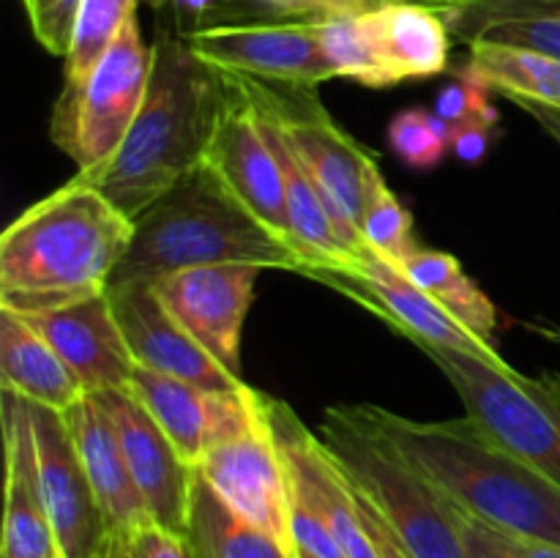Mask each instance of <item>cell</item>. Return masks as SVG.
<instances>
[{"label":"cell","mask_w":560,"mask_h":558,"mask_svg":"<svg viewBox=\"0 0 560 558\" xmlns=\"http://www.w3.org/2000/svg\"><path fill=\"white\" fill-rule=\"evenodd\" d=\"M514 545H517L520 556L523 558H560L558 545H547V542H534V539H520V536H512Z\"/></svg>","instance_id":"obj_40"},{"label":"cell","mask_w":560,"mask_h":558,"mask_svg":"<svg viewBox=\"0 0 560 558\" xmlns=\"http://www.w3.org/2000/svg\"><path fill=\"white\" fill-rule=\"evenodd\" d=\"M304 277L355 299L366 310L375 312L381 321H386L388 326L397 328L402 337L413 339L419 348L435 345V348L476 356V359L501 367V370L512 367L498 353L495 345L485 342L474 332H468L432 295H427L402 268L388 263L377 252H361L345 268H310V271H304Z\"/></svg>","instance_id":"obj_9"},{"label":"cell","mask_w":560,"mask_h":558,"mask_svg":"<svg viewBox=\"0 0 560 558\" xmlns=\"http://www.w3.org/2000/svg\"><path fill=\"white\" fill-rule=\"evenodd\" d=\"M457 507V503H454ZM459 518V534H463L465 556L468 558H523L517 545H514L512 534L495 528V525L485 523V520L474 518V514L463 512L457 507Z\"/></svg>","instance_id":"obj_35"},{"label":"cell","mask_w":560,"mask_h":558,"mask_svg":"<svg viewBox=\"0 0 560 558\" xmlns=\"http://www.w3.org/2000/svg\"><path fill=\"white\" fill-rule=\"evenodd\" d=\"M222 74L235 91L249 98L262 118L277 126L279 135L293 148L301 167L315 181L342 244L353 255L370 249L361 235V211H364L366 164L375 156L331 118V113L317 98L315 88L257 80L235 71H222Z\"/></svg>","instance_id":"obj_6"},{"label":"cell","mask_w":560,"mask_h":558,"mask_svg":"<svg viewBox=\"0 0 560 558\" xmlns=\"http://www.w3.org/2000/svg\"><path fill=\"white\" fill-rule=\"evenodd\" d=\"M222 263L301 271L293 246L257 222L202 162L135 219V239L109 284L153 282Z\"/></svg>","instance_id":"obj_4"},{"label":"cell","mask_w":560,"mask_h":558,"mask_svg":"<svg viewBox=\"0 0 560 558\" xmlns=\"http://www.w3.org/2000/svg\"><path fill=\"white\" fill-rule=\"evenodd\" d=\"M104 399L115 416L126 463L148 512L159 525L186 536L191 485L197 474L195 465L180 457L167 432L142 408L135 394L109 392L104 394Z\"/></svg>","instance_id":"obj_19"},{"label":"cell","mask_w":560,"mask_h":558,"mask_svg":"<svg viewBox=\"0 0 560 558\" xmlns=\"http://www.w3.org/2000/svg\"><path fill=\"white\" fill-rule=\"evenodd\" d=\"M361 235L366 246L386 257L388 263L402 268V263L419 249L413 235V217L388 189L377 159L366 164L364 175V211H361Z\"/></svg>","instance_id":"obj_29"},{"label":"cell","mask_w":560,"mask_h":558,"mask_svg":"<svg viewBox=\"0 0 560 558\" xmlns=\"http://www.w3.org/2000/svg\"><path fill=\"white\" fill-rule=\"evenodd\" d=\"M230 93H233V102L208 148L206 164L244 202V208L257 222H262L271 233L290 244V217L277 153L244 93L235 91L233 85H230Z\"/></svg>","instance_id":"obj_17"},{"label":"cell","mask_w":560,"mask_h":558,"mask_svg":"<svg viewBox=\"0 0 560 558\" xmlns=\"http://www.w3.org/2000/svg\"><path fill=\"white\" fill-rule=\"evenodd\" d=\"M465 69L479 77L490 91L506 93L512 102L541 104L560 113V60L534 49L509 44H468Z\"/></svg>","instance_id":"obj_26"},{"label":"cell","mask_w":560,"mask_h":558,"mask_svg":"<svg viewBox=\"0 0 560 558\" xmlns=\"http://www.w3.org/2000/svg\"><path fill=\"white\" fill-rule=\"evenodd\" d=\"M107 295L137 367L206 388L246 386L175 321L153 282L109 284Z\"/></svg>","instance_id":"obj_15"},{"label":"cell","mask_w":560,"mask_h":558,"mask_svg":"<svg viewBox=\"0 0 560 558\" xmlns=\"http://www.w3.org/2000/svg\"><path fill=\"white\" fill-rule=\"evenodd\" d=\"M167 5H173L175 11H180V14L186 16H200L206 14L208 9H213L217 0H167Z\"/></svg>","instance_id":"obj_41"},{"label":"cell","mask_w":560,"mask_h":558,"mask_svg":"<svg viewBox=\"0 0 560 558\" xmlns=\"http://www.w3.org/2000/svg\"><path fill=\"white\" fill-rule=\"evenodd\" d=\"M184 38L197 58L222 71L310 88L337 77L317 42L315 20L208 25Z\"/></svg>","instance_id":"obj_13"},{"label":"cell","mask_w":560,"mask_h":558,"mask_svg":"<svg viewBox=\"0 0 560 558\" xmlns=\"http://www.w3.org/2000/svg\"><path fill=\"white\" fill-rule=\"evenodd\" d=\"M31 416L38 490L58 539L60 558H104L113 534L82 468L69 421L60 410L33 403Z\"/></svg>","instance_id":"obj_12"},{"label":"cell","mask_w":560,"mask_h":558,"mask_svg":"<svg viewBox=\"0 0 560 558\" xmlns=\"http://www.w3.org/2000/svg\"><path fill=\"white\" fill-rule=\"evenodd\" d=\"M131 239L135 222L74 175L0 235V310L33 317L107 293Z\"/></svg>","instance_id":"obj_1"},{"label":"cell","mask_w":560,"mask_h":558,"mask_svg":"<svg viewBox=\"0 0 560 558\" xmlns=\"http://www.w3.org/2000/svg\"><path fill=\"white\" fill-rule=\"evenodd\" d=\"M252 3H262L273 11H282V14H293L299 16L301 0H252Z\"/></svg>","instance_id":"obj_43"},{"label":"cell","mask_w":560,"mask_h":558,"mask_svg":"<svg viewBox=\"0 0 560 558\" xmlns=\"http://www.w3.org/2000/svg\"><path fill=\"white\" fill-rule=\"evenodd\" d=\"M361 408L463 512L520 539L560 547V487L492 441L470 416L416 421L377 405Z\"/></svg>","instance_id":"obj_3"},{"label":"cell","mask_w":560,"mask_h":558,"mask_svg":"<svg viewBox=\"0 0 560 558\" xmlns=\"http://www.w3.org/2000/svg\"><path fill=\"white\" fill-rule=\"evenodd\" d=\"M377 3H383V0H301L299 16L315 20V16L328 14H361Z\"/></svg>","instance_id":"obj_38"},{"label":"cell","mask_w":560,"mask_h":558,"mask_svg":"<svg viewBox=\"0 0 560 558\" xmlns=\"http://www.w3.org/2000/svg\"><path fill=\"white\" fill-rule=\"evenodd\" d=\"M0 386L20 394L27 403L60 414L85 397L80 381L58 350L33 328L27 317L9 310H0Z\"/></svg>","instance_id":"obj_23"},{"label":"cell","mask_w":560,"mask_h":558,"mask_svg":"<svg viewBox=\"0 0 560 558\" xmlns=\"http://www.w3.org/2000/svg\"><path fill=\"white\" fill-rule=\"evenodd\" d=\"M63 416L69 421L71 435H74L82 468H85L93 492L98 498V507L107 518L109 534H113V539H124L153 518L142 501L140 490H137L129 463H126L113 410H109L104 394H85Z\"/></svg>","instance_id":"obj_21"},{"label":"cell","mask_w":560,"mask_h":558,"mask_svg":"<svg viewBox=\"0 0 560 558\" xmlns=\"http://www.w3.org/2000/svg\"><path fill=\"white\" fill-rule=\"evenodd\" d=\"M514 104H520L525 113L534 115V118L541 124V129H545L552 140L560 142V113H556V109L550 107H541V104H530V102H514Z\"/></svg>","instance_id":"obj_39"},{"label":"cell","mask_w":560,"mask_h":558,"mask_svg":"<svg viewBox=\"0 0 560 558\" xmlns=\"http://www.w3.org/2000/svg\"><path fill=\"white\" fill-rule=\"evenodd\" d=\"M441 14L465 44H509L560 60V0H485Z\"/></svg>","instance_id":"obj_24"},{"label":"cell","mask_w":560,"mask_h":558,"mask_svg":"<svg viewBox=\"0 0 560 558\" xmlns=\"http://www.w3.org/2000/svg\"><path fill=\"white\" fill-rule=\"evenodd\" d=\"M299 558H312V556H310V553H301V550H299Z\"/></svg>","instance_id":"obj_46"},{"label":"cell","mask_w":560,"mask_h":558,"mask_svg":"<svg viewBox=\"0 0 560 558\" xmlns=\"http://www.w3.org/2000/svg\"><path fill=\"white\" fill-rule=\"evenodd\" d=\"M432 113L441 120H446L448 126H457L463 120L481 118V115H492L495 107L490 104V88L479 80L476 74H470L465 66H459L454 71V80L448 85H443V91L438 93L435 109Z\"/></svg>","instance_id":"obj_33"},{"label":"cell","mask_w":560,"mask_h":558,"mask_svg":"<svg viewBox=\"0 0 560 558\" xmlns=\"http://www.w3.org/2000/svg\"><path fill=\"white\" fill-rule=\"evenodd\" d=\"M233 93L184 36H159L145 102L113 162L91 181L135 222L206 162Z\"/></svg>","instance_id":"obj_2"},{"label":"cell","mask_w":560,"mask_h":558,"mask_svg":"<svg viewBox=\"0 0 560 558\" xmlns=\"http://www.w3.org/2000/svg\"><path fill=\"white\" fill-rule=\"evenodd\" d=\"M186 539L197 558H299L295 547L233 512L200 474L191 485Z\"/></svg>","instance_id":"obj_25"},{"label":"cell","mask_w":560,"mask_h":558,"mask_svg":"<svg viewBox=\"0 0 560 558\" xmlns=\"http://www.w3.org/2000/svg\"><path fill=\"white\" fill-rule=\"evenodd\" d=\"M27 321L58 350L80 381L82 392H131L137 364L107 293L42 312Z\"/></svg>","instance_id":"obj_18"},{"label":"cell","mask_w":560,"mask_h":558,"mask_svg":"<svg viewBox=\"0 0 560 558\" xmlns=\"http://www.w3.org/2000/svg\"><path fill=\"white\" fill-rule=\"evenodd\" d=\"M476 421L506 452L560 487V375H523L459 350L424 345Z\"/></svg>","instance_id":"obj_7"},{"label":"cell","mask_w":560,"mask_h":558,"mask_svg":"<svg viewBox=\"0 0 560 558\" xmlns=\"http://www.w3.org/2000/svg\"><path fill=\"white\" fill-rule=\"evenodd\" d=\"M402 271L424 290L427 295L438 301L452 317H457L468 332L492 345L498 312L487 293L476 288L474 279L465 274L459 260L448 252L427 249L419 246L408 260L402 263Z\"/></svg>","instance_id":"obj_27"},{"label":"cell","mask_w":560,"mask_h":558,"mask_svg":"<svg viewBox=\"0 0 560 558\" xmlns=\"http://www.w3.org/2000/svg\"><path fill=\"white\" fill-rule=\"evenodd\" d=\"M197 474L233 512L284 545L295 547L290 534L288 474L271 435L268 414L249 435L211 449L197 465Z\"/></svg>","instance_id":"obj_16"},{"label":"cell","mask_w":560,"mask_h":558,"mask_svg":"<svg viewBox=\"0 0 560 558\" xmlns=\"http://www.w3.org/2000/svg\"><path fill=\"white\" fill-rule=\"evenodd\" d=\"M140 3L162 9V5H167V0H82L74 42L63 58V82H80L91 74L93 66L102 60L120 27L126 25V20L137 14Z\"/></svg>","instance_id":"obj_30"},{"label":"cell","mask_w":560,"mask_h":558,"mask_svg":"<svg viewBox=\"0 0 560 558\" xmlns=\"http://www.w3.org/2000/svg\"><path fill=\"white\" fill-rule=\"evenodd\" d=\"M131 394L195 468L211 449L249 435L266 419V394L249 383L206 388L137 367Z\"/></svg>","instance_id":"obj_10"},{"label":"cell","mask_w":560,"mask_h":558,"mask_svg":"<svg viewBox=\"0 0 560 558\" xmlns=\"http://www.w3.org/2000/svg\"><path fill=\"white\" fill-rule=\"evenodd\" d=\"M366 31L394 82L424 80L448 69L452 31L438 9L416 0H383L364 11Z\"/></svg>","instance_id":"obj_22"},{"label":"cell","mask_w":560,"mask_h":558,"mask_svg":"<svg viewBox=\"0 0 560 558\" xmlns=\"http://www.w3.org/2000/svg\"><path fill=\"white\" fill-rule=\"evenodd\" d=\"M104 558H126L124 547H120V542H118V539L109 542V550H107V556H104Z\"/></svg>","instance_id":"obj_45"},{"label":"cell","mask_w":560,"mask_h":558,"mask_svg":"<svg viewBox=\"0 0 560 558\" xmlns=\"http://www.w3.org/2000/svg\"><path fill=\"white\" fill-rule=\"evenodd\" d=\"M388 148L413 170H432L443 162L452 146V126L435 113L410 107L402 109L388 124Z\"/></svg>","instance_id":"obj_31"},{"label":"cell","mask_w":560,"mask_h":558,"mask_svg":"<svg viewBox=\"0 0 560 558\" xmlns=\"http://www.w3.org/2000/svg\"><path fill=\"white\" fill-rule=\"evenodd\" d=\"M118 542L124 547L126 558H197L186 536L164 528L156 520H148V523H142L140 528H135Z\"/></svg>","instance_id":"obj_34"},{"label":"cell","mask_w":560,"mask_h":558,"mask_svg":"<svg viewBox=\"0 0 560 558\" xmlns=\"http://www.w3.org/2000/svg\"><path fill=\"white\" fill-rule=\"evenodd\" d=\"M416 3L432 5V9H438V11H452V9H463V5L485 3V0H416Z\"/></svg>","instance_id":"obj_44"},{"label":"cell","mask_w":560,"mask_h":558,"mask_svg":"<svg viewBox=\"0 0 560 558\" xmlns=\"http://www.w3.org/2000/svg\"><path fill=\"white\" fill-rule=\"evenodd\" d=\"M5 514L0 558H60L52 523L44 509L36 474V438L31 403L3 388Z\"/></svg>","instance_id":"obj_20"},{"label":"cell","mask_w":560,"mask_h":558,"mask_svg":"<svg viewBox=\"0 0 560 558\" xmlns=\"http://www.w3.org/2000/svg\"><path fill=\"white\" fill-rule=\"evenodd\" d=\"M320 441L410 558H468L457 507L372 425L361 405L328 408Z\"/></svg>","instance_id":"obj_5"},{"label":"cell","mask_w":560,"mask_h":558,"mask_svg":"<svg viewBox=\"0 0 560 558\" xmlns=\"http://www.w3.org/2000/svg\"><path fill=\"white\" fill-rule=\"evenodd\" d=\"M495 126H498V113L481 115V118L463 120V124L452 126V153L463 162L476 164L487 156V151L492 148L495 140Z\"/></svg>","instance_id":"obj_36"},{"label":"cell","mask_w":560,"mask_h":558,"mask_svg":"<svg viewBox=\"0 0 560 558\" xmlns=\"http://www.w3.org/2000/svg\"><path fill=\"white\" fill-rule=\"evenodd\" d=\"M151 66L153 47L142 38L135 14L85 80L63 82L49 137L77 164L80 178H96L124 146L145 102Z\"/></svg>","instance_id":"obj_8"},{"label":"cell","mask_w":560,"mask_h":558,"mask_svg":"<svg viewBox=\"0 0 560 558\" xmlns=\"http://www.w3.org/2000/svg\"><path fill=\"white\" fill-rule=\"evenodd\" d=\"M260 271L249 263L186 268L153 279V290L213 359L241 375V337Z\"/></svg>","instance_id":"obj_14"},{"label":"cell","mask_w":560,"mask_h":558,"mask_svg":"<svg viewBox=\"0 0 560 558\" xmlns=\"http://www.w3.org/2000/svg\"><path fill=\"white\" fill-rule=\"evenodd\" d=\"M525 328H528V332H534V334H539V337L547 339V342L560 345V326H558V323L528 321V323H525Z\"/></svg>","instance_id":"obj_42"},{"label":"cell","mask_w":560,"mask_h":558,"mask_svg":"<svg viewBox=\"0 0 560 558\" xmlns=\"http://www.w3.org/2000/svg\"><path fill=\"white\" fill-rule=\"evenodd\" d=\"M315 31L323 55L337 71V77H348L366 88L397 85L366 31L364 11L361 14L315 16Z\"/></svg>","instance_id":"obj_28"},{"label":"cell","mask_w":560,"mask_h":558,"mask_svg":"<svg viewBox=\"0 0 560 558\" xmlns=\"http://www.w3.org/2000/svg\"><path fill=\"white\" fill-rule=\"evenodd\" d=\"M359 507H361V518H364L366 534H370L372 545L377 547V556L381 558H410V553L405 550L402 542L397 539V534L392 531V525L381 518L375 507L366 501L364 496H359Z\"/></svg>","instance_id":"obj_37"},{"label":"cell","mask_w":560,"mask_h":558,"mask_svg":"<svg viewBox=\"0 0 560 558\" xmlns=\"http://www.w3.org/2000/svg\"><path fill=\"white\" fill-rule=\"evenodd\" d=\"M27 22L47 53L66 58L74 42L77 16H80L82 0H22Z\"/></svg>","instance_id":"obj_32"},{"label":"cell","mask_w":560,"mask_h":558,"mask_svg":"<svg viewBox=\"0 0 560 558\" xmlns=\"http://www.w3.org/2000/svg\"><path fill=\"white\" fill-rule=\"evenodd\" d=\"M266 414L273 441L282 454L290 498L304 503L331 528L348 558H381L366 534L359 492L320 435L306 430L295 410L282 399L266 397Z\"/></svg>","instance_id":"obj_11"}]
</instances>
